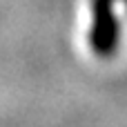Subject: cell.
<instances>
[{"mask_svg": "<svg viewBox=\"0 0 127 127\" xmlns=\"http://www.w3.org/2000/svg\"><path fill=\"white\" fill-rule=\"evenodd\" d=\"M114 2L116 0H94V25L89 40L94 51L105 58L114 54L121 36V25L114 13Z\"/></svg>", "mask_w": 127, "mask_h": 127, "instance_id": "obj_1", "label": "cell"}]
</instances>
